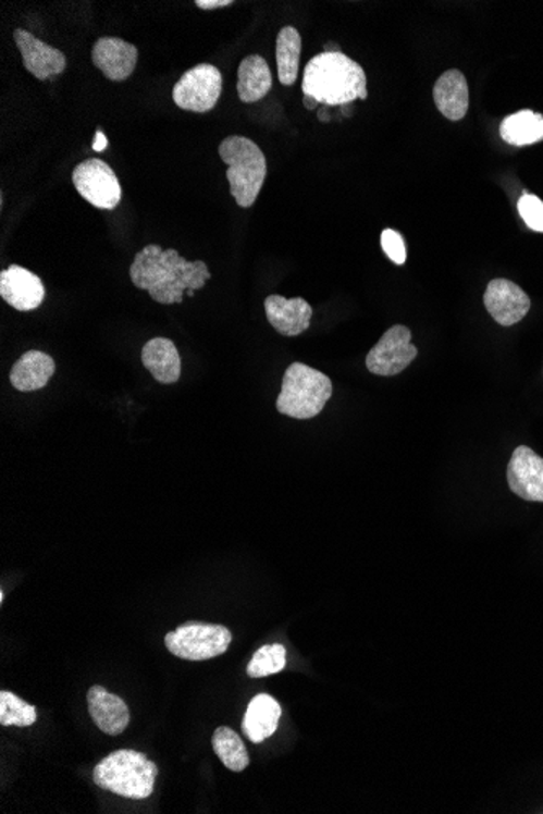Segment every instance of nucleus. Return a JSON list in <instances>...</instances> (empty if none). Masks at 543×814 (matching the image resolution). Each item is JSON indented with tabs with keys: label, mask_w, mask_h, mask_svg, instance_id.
Listing matches in <instances>:
<instances>
[{
	"label": "nucleus",
	"mask_w": 543,
	"mask_h": 814,
	"mask_svg": "<svg viewBox=\"0 0 543 814\" xmlns=\"http://www.w3.org/2000/svg\"><path fill=\"white\" fill-rule=\"evenodd\" d=\"M381 246H383L384 252H386V256L390 257L396 266H404V263H406V243H404V237L400 236L399 233L390 229L384 230L383 234H381Z\"/></svg>",
	"instance_id": "cd10ccee"
},
{
	"label": "nucleus",
	"mask_w": 543,
	"mask_h": 814,
	"mask_svg": "<svg viewBox=\"0 0 543 814\" xmlns=\"http://www.w3.org/2000/svg\"><path fill=\"white\" fill-rule=\"evenodd\" d=\"M220 158L226 163L230 193L243 209L255 206L268 176V160L258 144L242 135L225 138L219 147Z\"/></svg>",
	"instance_id": "7ed1b4c3"
},
{
	"label": "nucleus",
	"mask_w": 543,
	"mask_h": 814,
	"mask_svg": "<svg viewBox=\"0 0 543 814\" xmlns=\"http://www.w3.org/2000/svg\"><path fill=\"white\" fill-rule=\"evenodd\" d=\"M77 193L91 206L101 210H114L120 206L123 190L110 164L91 158L82 161L72 174Z\"/></svg>",
	"instance_id": "6e6552de"
},
{
	"label": "nucleus",
	"mask_w": 543,
	"mask_h": 814,
	"mask_svg": "<svg viewBox=\"0 0 543 814\" xmlns=\"http://www.w3.org/2000/svg\"><path fill=\"white\" fill-rule=\"evenodd\" d=\"M38 712L35 705L28 704L9 691L0 693V724L3 727H29L35 724Z\"/></svg>",
	"instance_id": "a878e982"
},
{
	"label": "nucleus",
	"mask_w": 543,
	"mask_h": 814,
	"mask_svg": "<svg viewBox=\"0 0 543 814\" xmlns=\"http://www.w3.org/2000/svg\"><path fill=\"white\" fill-rule=\"evenodd\" d=\"M232 631L225 626L190 621L164 636V645L174 657L202 662L219 657L232 644Z\"/></svg>",
	"instance_id": "423d86ee"
},
{
	"label": "nucleus",
	"mask_w": 543,
	"mask_h": 814,
	"mask_svg": "<svg viewBox=\"0 0 543 814\" xmlns=\"http://www.w3.org/2000/svg\"><path fill=\"white\" fill-rule=\"evenodd\" d=\"M483 303L489 314L505 328L518 324L531 311V298L525 289L506 279L489 283Z\"/></svg>",
	"instance_id": "9d476101"
},
{
	"label": "nucleus",
	"mask_w": 543,
	"mask_h": 814,
	"mask_svg": "<svg viewBox=\"0 0 543 814\" xmlns=\"http://www.w3.org/2000/svg\"><path fill=\"white\" fill-rule=\"evenodd\" d=\"M499 134L506 144L515 147L538 144L543 138V116L531 110L519 111L505 118L499 125Z\"/></svg>",
	"instance_id": "4be33fe9"
},
{
	"label": "nucleus",
	"mask_w": 543,
	"mask_h": 814,
	"mask_svg": "<svg viewBox=\"0 0 543 814\" xmlns=\"http://www.w3.org/2000/svg\"><path fill=\"white\" fill-rule=\"evenodd\" d=\"M332 397V382L318 369L293 362L283 374L276 410L296 420L318 417Z\"/></svg>",
	"instance_id": "39448f33"
},
{
	"label": "nucleus",
	"mask_w": 543,
	"mask_h": 814,
	"mask_svg": "<svg viewBox=\"0 0 543 814\" xmlns=\"http://www.w3.org/2000/svg\"><path fill=\"white\" fill-rule=\"evenodd\" d=\"M0 296L16 311H33L45 301L41 279L20 266H10L0 273Z\"/></svg>",
	"instance_id": "f8f14e48"
},
{
	"label": "nucleus",
	"mask_w": 543,
	"mask_h": 814,
	"mask_svg": "<svg viewBox=\"0 0 543 814\" xmlns=\"http://www.w3.org/2000/svg\"><path fill=\"white\" fill-rule=\"evenodd\" d=\"M282 707L269 694H258L249 702L248 711L243 718V731L252 743H262L271 738L279 728Z\"/></svg>",
	"instance_id": "6ab92c4d"
},
{
	"label": "nucleus",
	"mask_w": 543,
	"mask_h": 814,
	"mask_svg": "<svg viewBox=\"0 0 543 814\" xmlns=\"http://www.w3.org/2000/svg\"><path fill=\"white\" fill-rule=\"evenodd\" d=\"M318 101L314 100V98L311 97H305V107L308 108V110H316V107H318Z\"/></svg>",
	"instance_id": "7c9ffc66"
},
{
	"label": "nucleus",
	"mask_w": 543,
	"mask_h": 814,
	"mask_svg": "<svg viewBox=\"0 0 543 814\" xmlns=\"http://www.w3.org/2000/svg\"><path fill=\"white\" fill-rule=\"evenodd\" d=\"M519 215L532 232L543 233V200L534 194H522L518 202Z\"/></svg>",
	"instance_id": "bb28decb"
},
{
	"label": "nucleus",
	"mask_w": 543,
	"mask_h": 814,
	"mask_svg": "<svg viewBox=\"0 0 543 814\" xmlns=\"http://www.w3.org/2000/svg\"><path fill=\"white\" fill-rule=\"evenodd\" d=\"M213 751L233 773H243L249 766V754L238 733L229 727H219L212 738Z\"/></svg>",
	"instance_id": "b1692460"
},
{
	"label": "nucleus",
	"mask_w": 543,
	"mask_h": 814,
	"mask_svg": "<svg viewBox=\"0 0 543 814\" xmlns=\"http://www.w3.org/2000/svg\"><path fill=\"white\" fill-rule=\"evenodd\" d=\"M141 362L161 384H174L181 378V356L168 338H153L141 349Z\"/></svg>",
	"instance_id": "aec40b11"
},
{
	"label": "nucleus",
	"mask_w": 543,
	"mask_h": 814,
	"mask_svg": "<svg viewBox=\"0 0 543 814\" xmlns=\"http://www.w3.org/2000/svg\"><path fill=\"white\" fill-rule=\"evenodd\" d=\"M433 100L440 113L449 121L466 118L469 110V85L457 69L444 72L433 88Z\"/></svg>",
	"instance_id": "f3484780"
},
{
	"label": "nucleus",
	"mask_w": 543,
	"mask_h": 814,
	"mask_svg": "<svg viewBox=\"0 0 543 814\" xmlns=\"http://www.w3.org/2000/svg\"><path fill=\"white\" fill-rule=\"evenodd\" d=\"M266 314L273 329L285 337H296L311 325L312 308L306 299L272 295L266 299Z\"/></svg>",
	"instance_id": "2eb2a0df"
},
{
	"label": "nucleus",
	"mask_w": 543,
	"mask_h": 814,
	"mask_svg": "<svg viewBox=\"0 0 543 814\" xmlns=\"http://www.w3.org/2000/svg\"><path fill=\"white\" fill-rule=\"evenodd\" d=\"M418 349L411 344V332L406 325H394L367 356L368 371L377 375H396L417 358Z\"/></svg>",
	"instance_id": "1a4fd4ad"
},
{
	"label": "nucleus",
	"mask_w": 543,
	"mask_h": 814,
	"mask_svg": "<svg viewBox=\"0 0 543 814\" xmlns=\"http://www.w3.org/2000/svg\"><path fill=\"white\" fill-rule=\"evenodd\" d=\"M158 767L144 753L118 750L101 760L94 770V780L101 790L131 800H144L153 793Z\"/></svg>",
	"instance_id": "20e7f679"
},
{
	"label": "nucleus",
	"mask_w": 543,
	"mask_h": 814,
	"mask_svg": "<svg viewBox=\"0 0 543 814\" xmlns=\"http://www.w3.org/2000/svg\"><path fill=\"white\" fill-rule=\"evenodd\" d=\"M272 90V74L268 61L252 54L243 59L238 69V95L243 103H258Z\"/></svg>",
	"instance_id": "412c9836"
},
{
	"label": "nucleus",
	"mask_w": 543,
	"mask_h": 814,
	"mask_svg": "<svg viewBox=\"0 0 543 814\" xmlns=\"http://www.w3.org/2000/svg\"><path fill=\"white\" fill-rule=\"evenodd\" d=\"M55 371L51 356L42 351L25 353L10 371V382L20 392H35L48 385Z\"/></svg>",
	"instance_id": "a211bd4d"
},
{
	"label": "nucleus",
	"mask_w": 543,
	"mask_h": 814,
	"mask_svg": "<svg viewBox=\"0 0 543 814\" xmlns=\"http://www.w3.org/2000/svg\"><path fill=\"white\" fill-rule=\"evenodd\" d=\"M508 484L521 499L543 503V459L531 447H516L509 460Z\"/></svg>",
	"instance_id": "ddd939ff"
},
{
	"label": "nucleus",
	"mask_w": 543,
	"mask_h": 814,
	"mask_svg": "<svg viewBox=\"0 0 543 814\" xmlns=\"http://www.w3.org/2000/svg\"><path fill=\"white\" fill-rule=\"evenodd\" d=\"M194 3L202 10H215L233 5L232 0H196Z\"/></svg>",
	"instance_id": "c85d7f7f"
},
{
	"label": "nucleus",
	"mask_w": 543,
	"mask_h": 814,
	"mask_svg": "<svg viewBox=\"0 0 543 814\" xmlns=\"http://www.w3.org/2000/svg\"><path fill=\"white\" fill-rule=\"evenodd\" d=\"M299 55H301V35L293 26L280 29L276 36V67L280 84H295L298 77Z\"/></svg>",
	"instance_id": "5701e85b"
},
{
	"label": "nucleus",
	"mask_w": 543,
	"mask_h": 814,
	"mask_svg": "<svg viewBox=\"0 0 543 814\" xmlns=\"http://www.w3.org/2000/svg\"><path fill=\"white\" fill-rule=\"evenodd\" d=\"M286 667V649L282 644L262 645L246 668L251 678H266L280 674Z\"/></svg>",
	"instance_id": "393cba45"
},
{
	"label": "nucleus",
	"mask_w": 543,
	"mask_h": 814,
	"mask_svg": "<svg viewBox=\"0 0 543 814\" xmlns=\"http://www.w3.org/2000/svg\"><path fill=\"white\" fill-rule=\"evenodd\" d=\"M129 273L134 285L160 305H181L184 293L193 298L194 292L212 279L202 260L189 262L177 250H164L158 244H148L137 252Z\"/></svg>",
	"instance_id": "f257e3e1"
},
{
	"label": "nucleus",
	"mask_w": 543,
	"mask_h": 814,
	"mask_svg": "<svg viewBox=\"0 0 543 814\" xmlns=\"http://www.w3.org/2000/svg\"><path fill=\"white\" fill-rule=\"evenodd\" d=\"M87 702L91 718L103 733L116 737L126 730L131 712L123 699L97 684L88 691Z\"/></svg>",
	"instance_id": "dca6fc26"
},
{
	"label": "nucleus",
	"mask_w": 543,
	"mask_h": 814,
	"mask_svg": "<svg viewBox=\"0 0 543 814\" xmlns=\"http://www.w3.org/2000/svg\"><path fill=\"white\" fill-rule=\"evenodd\" d=\"M95 67L113 82H124L136 71L138 49L131 42L113 36H104L95 42L91 51Z\"/></svg>",
	"instance_id": "4468645a"
},
{
	"label": "nucleus",
	"mask_w": 543,
	"mask_h": 814,
	"mask_svg": "<svg viewBox=\"0 0 543 814\" xmlns=\"http://www.w3.org/2000/svg\"><path fill=\"white\" fill-rule=\"evenodd\" d=\"M107 137H104L103 132H98L97 134V140H95L94 148L97 151H103L107 150Z\"/></svg>",
	"instance_id": "c756f323"
},
{
	"label": "nucleus",
	"mask_w": 543,
	"mask_h": 814,
	"mask_svg": "<svg viewBox=\"0 0 543 814\" xmlns=\"http://www.w3.org/2000/svg\"><path fill=\"white\" fill-rule=\"evenodd\" d=\"M223 78L212 64L189 69L173 88V100L180 110L209 113L219 103Z\"/></svg>",
	"instance_id": "0eeeda50"
},
{
	"label": "nucleus",
	"mask_w": 543,
	"mask_h": 814,
	"mask_svg": "<svg viewBox=\"0 0 543 814\" xmlns=\"http://www.w3.org/2000/svg\"><path fill=\"white\" fill-rule=\"evenodd\" d=\"M303 94L324 107H347L367 100V74L344 52H321L306 65Z\"/></svg>",
	"instance_id": "f03ea898"
},
{
	"label": "nucleus",
	"mask_w": 543,
	"mask_h": 814,
	"mask_svg": "<svg viewBox=\"0 0 543 814\" xmlns=\"http://www.w3.org/2000/svg\"><path fill=\"white\" fill-rule=\"evenodd\" d=\"M13 39H15L16 48L20 49L26 71L35 75L38 81H52L67 67L64 52L46 45L26 29H16L13 33Z\"/></svg>",
	"instance_id": "9b49d317"
}]
</instances>
